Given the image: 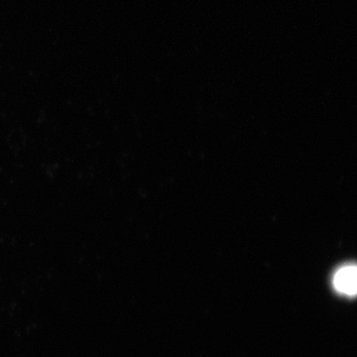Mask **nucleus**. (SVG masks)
Segmentation results:
<instances>
[{"label":"nucleus","mask_w":357,"mask_h":357,"mask_svg":"<svg viewBox=\"0 0 357 357\" xmlns=\"http://www.w3.org/2000/svg\"><path fill=\"white\" fill-rule=\"evenodd\" d=\"M333 285L338 294L354 297L356 294V267L354 265H345L333 275Z\"/></svg>","instance_id":"f257e3e1"}]
</instances>
